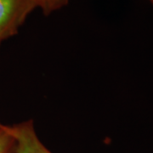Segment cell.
I'll return each instance as SVG.
<instances>
[{"instance_id": "cell-5", "label": "cell", "mask_w": 153, "mask_h": 153, "mask_svg": "<svg viewBox=\"0 0 153 153\" xmlns=\"http://www.w3.org/2000/svg\"><path fill=\"white\" fill-rule=\"evenodd\" d=\"M152 1H153V0H152Z\"/></svg>"}, {"instance_id": "cell-3", "label": "cell", "mask_w": 153, "mask_h": 153, "mask_svg": "<svg viewBox=\"0 0 153 153\" xmlns=\"http://www.w3.org/2000/svg\"><path fill=\"white\" fill-rule=\"evenodd\" d=\"M15 147V140L2 127L0 123V153H14Z\"/></svg>"}, {"instance_id": "cell-4", "label": "cell", "mask_w": 153, "mask_h": 153, "mask_svg": "<svg viewBox=\"0 0 153 153\" xmlns=\"http://www.w3.org/2000/svg\"><path fill=\"white\" fill-rule=\"evenodd\" d=\"M68 0H38V7L41 8L45 15L64 7Z\"/></svg>"}, {"instance_id": "cell-2", "label": "cell", "mask_w": 153, "mask_h": 153, "mask_svg": "<svg viewBox=\"0 0 153 153\" xmlns=\"http://www.w3.org/2000/svg\"><path fill=\"white\" fill-rule=\"evenodd\" d=\"M1 124L15 140L14 153H52L40 140L33 120L23 121L13 125Z\"/></svg>"}, {"instance_id": "cell-1", "label": "cell", "mask_w": 153, "mask_h": 153, "mask_svg": "<svg viewBox=\"0 0 153 153\" xmlns=\"http://www.w3.org/2000/svg\"><path fill=\"white\" fill-rule=\"evenodd\" d=\"M38 0H0V43L17 33Z\"/></svg>"}]
</instances>
